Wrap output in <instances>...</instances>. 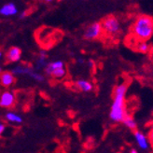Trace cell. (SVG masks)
<instances>
[{"label": "cell", "instance_id": "6da1fadb", "mask_svg": "<svg viewBox=\"0 0 153 153\" xmlns=\"http://www.w3.org/2000/svg\"><path fill=\"white\" fill-rule=\"evenodd\" d=\"M127 93V85L125 83L119 84L114 89L113 102L110 108L109 118L113 122H122L127 116L125 96Z\"/></svg>", "mask_w": 153, "mask_h": 153}, {"label": "cell", "instance_id": "7a4b0ae2", "mask_svg": "<svg viewBox=\"0 0 153 153\" xmlns=\"http://www.w3.org/2000/svg\"><path fill=\"white\" fill-rule=\"evenodd\" d=\"M132 34L137 41H148L153 36V18L142 14L137 17L132 26Z\"/></svg>", "mask_w": 153, "mask_h": 153}, {"label": "cell", "instance_id": "3957f363", "mask_svg": "<svg viewBox=\"0 0 153 153\" xmlns=\"http://www.w3.org/2000/svg\"><path fill=\"white\" fill-rule=\"evenodd\" d=\"M45 74L55 79H62L66 76V68L64 61L55 60L47 64L44 68Z\"/></svg>", "mask_w": 153, "mask_h": 153}, {"label": "cell", "instance_id": "277c9868", "mask_svg": "<svg viewBox=\"0 0 153 153\" xmlns=\"http://www.w3.org/2000/svg\"><path fill=\"white\" fill-rule=\"evenodd\" d=\"M101 25L103 32L109 36H116L120 33L121 24L120 20L117 17L113 16V15L105 17L101 22Z\"/></svg>", "mask_w": 153, "mask_h": 153}, {"label": "cell", "instance_id": "5b68a950", "mask_svg": "<svg viewBox=\"0 0 153 153\" xmlns=\"http://www.w3.org/2000/svg\"><path fill=\"white\" fill-rule=\"evenodd\" d=\"M104 34L101 22H93L85 30H84L83 36L87 40H96L99 39Z\"/></svg>", "mask_w": 153, "mask_h": 153}, {"label": "cell", "instance_id": "8992f818", "mask_svg": "<svg viewBox=\"0 0 153 153\" xmlns=\"http://www.w3.org/2000/svg\"><path fill=\"white\" fill-rule=\"evenodd\" d=\"M16 103V94L10 90H6L0 94V108L10 109Z\"/></svg>", "mask_w": 153, "mask_h": 153}, {"label": "cell", "instance_id": "52a82bcc", "mask_svg": "<svg viewBox=\"0 0 153 153\" xmlns=\"http://www.w3.org/2000/svg\"><path fill=\"white\" fill-rule=\"evenodd\" d=\"M134 136L135 143L140 149H142V150L149 149L150 143L149 140V137L144 133H142L141 131H138V130H135L134 133Z\"/></svg>", "mask_w": 153, "mask_h": 153}, {"label": "cell", "instance_id": "ba28073f", "mask_svg": "<svg viewBox=\"0 0 153 153\" xmlns=\"http://www.w3.org/2000/svg\"><path fill=\"white\" fill-rule=\"evenodd\" d=\"M22 51L19 47L12 46L5 53V58L7 63H18L22 59Z\"/></svg>", "mask_w": 153, "mask_h": 153}, {"label": "cell", "instance_id": "9c48e42d", "mask_svg": "<svg viewBox=\"0 0 153 153\" xmlns=\"http://www.w3.org/2000/svg\"><path fill=\"white\" fill-rule=\"evenodd\" d=\"M19 13L18 7L16 4L12 2H9L4 4L1 7H0V15L3 17H12L17 15Z\"/></svg>", "mask_w": 153, "mask_h": 153}, {"label": "cell", "instance_id": "30bf717a", "mask_svg": "<svg viewBox=\"0 0 153 153\" xmlns=\"http://www.w3.org/2000/svg\"><path fill=\"white\" fill-rule=\"evenodd\" d=\"M15 76L11 71H2L0 73V84L4 88H10L15 83Z\"/></svg>", "mask_w": 153, "mask_h": 153}, {"label": "cell", "instance_id": "8fae6325", "mask_svg": "<svg viewBox=\"0 0 153 153\" xmlns=\"http://www.w3.org/2000/svg\"><path fill=\"white\" fill-rule=\"evenodd\" d=\"M47 52L45 51H40L39 53H38L37 58L35 62V66L34 68L36 71H40V70H44V68L46 67L48 64L47 61Z\"/></svg>", "mask_w": 153, "mask_h": 153}, {"label": "cell", "instance_id": "7c38bea8", "mask_svg": "<svg viewBox=\"0 0 153 153\" xmlns=\"http://www.w3.org/2000/svg\"><path fill=\"white\" fill-rule=\"evenodd\" d=\"M75 86L76 87V89L79 90L80 91H83V93H90L94 89L93 83L84 79H76L75 81Z\"/></svg>", "mask_w": 153, "mask_h": 153}, {"label": "cell", "instance_id": "4fadbf2b", "mask_svg": "<svg viewBox=\"0 0 153 153\" xmlns=\"http://www.w3.org/2000/svg\"><path fill=\"white\" fill-rule=\"evenodd\" d=\"M33 70L32 66H29L25 64L17 65L16 66H14L12 68L11 72L14 74V76H29L30 72Z\"/></svg>", "mask_w": 153, "mask_h": 153}, {"label": "cell", "instance_id": "5bb4252c", "mask_svg": "<svg viewBox=\"0 0 153 153\" xmlns=\"http://www.w3.org/2000/svg\"><path fill=\"white\" fill-rule=\"evenodd\" d=\"M5 118L7 121L11 122V123H15V124H21L22 122V118L21 117V115H19L16 112L13 111H9L7 112L5 115Z\"/></svg>", "mask_w": 153, "mask_h": 153}, {"label": "cell", "instance_id": "9a60e30c", "mask_svg": "<svg viewBox=\"0 0 153 153\" xmlns=\"http://www.w3.org/2000/svg\"><path fill=\"white\" fill-rule=\"evenodd\" d=\"M122 123H123L124 126L127 127L129 130H132V131H135L136 130V127H137L136 121L134 120V119L133 117L129 116V115H127V116L124 118V120H122Z\"/></svg>", "mask_w": 153, "mask_h": 153}, {"label": "cell", "instance_id": "2e32d148", "mask_svg": "<svg viewBox=\"0 0 153 153\" xmlns=\"http://www.w3.org/2000/svg\"><path fill=\"white\" fill-rule=\"evenodd\" d=\"M136 49L140 53L146 54L150 50V46L148 43V41H138V43L136 44Z\"/></svg>", "mask_w": 153, "mask_h": 153}, {"label": "cell", "instance_id": "e0dca14e", "mask_svg": "<svg viewBox=\"0 0 153 153\" xmlns=\"http://www.w3.org/2000/svg\"><path fill=\"white\" fill-rule=\"evenodd\" d=\"M29 78H31L33 80H35V81H36V82H43L44 80H45V76L39 72V71H36L35 68L34 69L30 72V74H29Z\"/></svg>", "mask_w": 153, "mask_h": 153}, {"label": "cell", "instance_id": "ac0fdd59", "mask_svg": "<svg viewBox=\"0 0 153 153\" xmlns=\"http://www.w3.org/2000/svg\"><path fill=\"white\" fill-rule=\"evenodd\" d=\"M149 143L150 145H152V147H153V124L151 125L150 129H149Z\"/></svg>", "mask_w": 153, "mask_h": 153}, {"label": "cell", "instance_id": "d6986e66", "mask_svg": "<svg viewBox=\"0 0 153 153\" xmlns=\"http://www.w3.org/2000/svg\"><path fill=\"white\" fill-rule=\"evenodd\" d=\"M18 18L20 20H22V19H25L27 17V11H22V12H19L18 14Z\"/></svg>", "mask_w": 153, "mask_h": 153}, {"label": "cell", "instance_id": "ffe728a7", "mask_svg": "<svg viewBox=\"0 0 153 153\" xmlns=\"http://www.w3.org/2000/svg\"><path fill=\"white\" fill-rule=\"evenodd\" d=\"M5 131H6V125H5V123L0 121V137L2 136V134H4Z\"/></svg>", "mask_w": 153, "mask_h": 153}, {"label": "cell", "instance_id": "44dd1931", "mask_svg": "<svg viewBox=\"0 0 153 153\" xmlns=\"http://www.w3.org/2000/svg\"><path fill=\"white\" fill-rule=\"evenodd\" d=\"M76 63L78 64H79V65H83L84 64V62H85V61H84V58H82V57H79V58H76Z\"/></svg>", "mask_w": 153, "mask_h": 153}, {"label": "cell", "instance_id": "7402d4cb", "mask_svg": "<svg viewBox=\"0 0 153 153\" xmlns=\"http://www.w3.org/2000/svg\"><path fill=\"white\" fill-rule=\"evenodd\" d=\"M88 65H89V66H90V67H93V66H94V61L90 60L89 62H88Z\"/></svg>", "mask_w": 153, "mask_h": 153}, {"label": "cell", "instance_id": "603a6c76", "mask_svg": "<svg viewBox=\"0 0 153 153\" xmlns=\"http://www.w3.org/2000/svg\"><path fill=\"white\" fill-rule=\"evenodd\" d=\"M3 51H0V62H1V61H2V58H3Z\"/></svg>", "mask_w": 153, "mask_h": 153}, {"label": "cell", "instance_id": "cb8c5ba5", "mask_svg": "<svg viewBox=\"0 0 153 153\" xmlns=\"http://www.w3.org/2000/svg\"><path fill=\"white\" fill-rule=\"evenodd\" d=\"M130 153H139V152H138V151H137L136 149H131V151H130Z\"/></svg>", "mask_w": 153, "mask_h": 153}, {"label": "cell", "instance_id": "d4e9b609", "mask_svg": "<svg viewBox=\"0 0 153 153\" xmlns=\"http://www.w3.org/2000/svg\"><path fill=\"white\" fill-rule=\"evenodd\" d=\"M43 2H45V3H51L53 0H42Z\"/></svg>", "mask_w": 153, "mask_h": 153}, {"label": "cell", "instance_id": "484cf974", "mask_svg": "<svg viewBox=\"0 0 153 153\" xmlns=\"http://www.w3.org/2000/svg\"><path fill=\"white\" fill-rule=\"evenodd\" d=\"M3 71V69H2V66L1 65H0V73H1Z\"/></svg>", "mask_w": 153, "mask_h": 153}, {"label": "cell", "instance_id": "4316f807", "mask_svg": "<svg viewBox=\"0 0 153 153\" xmlns=\"http://www.w3.org/2000/svg\"><path fill=\"white\" fill-rule=\"evenodd\" d=\"M118 153H121V152H118Z\"/></svg>", "mask_w": 153, "mask_h": 153}]
</instances>
